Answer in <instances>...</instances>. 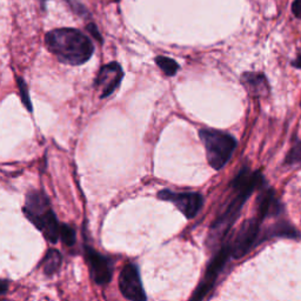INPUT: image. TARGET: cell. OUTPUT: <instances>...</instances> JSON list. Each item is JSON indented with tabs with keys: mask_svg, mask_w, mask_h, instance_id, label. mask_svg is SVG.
<instances>
[{
	"mask_svg": "<svg viewBox=\"0 0 301 301\" xmlns=\"http://www.w3.org/2000/svg\"><path fill=\"white\" fill-rule=\"evenodd\" d=\"M292 65L296 68H301V56H298V58H296L295 60H293Z\"/></svg>",
	"mask_w": 301,
	"mask_h": 301,
	"instance_id": "22",
	"label": "cell"
},
{
	"mask_svg": "<svg viewBox=\"0 0 301 301\" xmlns=\"http://www.w3.org/2000/svg\"><path fill=\"white\" fill-rule=\"evenodd\" d=\"M40 2H41V5H42V6H45V3H46V0H40Z\"/></svg>",
	"mask_w": 301,
	"mask_h": 301,
	"instance_id": "23",
	"label": "cell"
},
{
	"mask_svg": "<svg viewBox=\"0 0 301 301\" xmlns=\"http://www.w3.org/2000/svg\"><path fill=\"white\" fill-rule=\"evenodd\" d=\"M123 70L118 62H111L100 68L96 79V87L100 98H106L112 95L123 79Z\"/></svg>",
	"mask_w": 301,
	"mask_h": 301,
	"instance_id": "10",
	"label": "cell"
},
{
	"mask_svg": "<svg viewBox=\"0 0 301 301\" xmlns=\"http://www.w3.org/2000/svg\"><path fill=\"white\" fill-rule=\"evenodd\" d=\"M29 220L41 230L51 242H57L60 237V225L46 195L40 191H31L27 194L24 209Z\"/></svg>",
	"mask_w": 301,
	"mask_h": 301,
	"instance_id": "3",
	"label": "cell"
},
{
	"mask_svg": "<svg viewBox=\"0 0 301 301\" xmlns=\"http://www.w3.org/2000/svg\"><path fill=\"white\" fill-rule=\"evenodd\" d=\"M241 84L251 97L264 98L269 93L268 81L265 74L258 72H246L241 76Z\"/></svg>",
	"mask_w": 301,
	"mask_h": 301,
	"instance_id": "12",
	"label": "cell"
},
{
	"mask_svg": "<svg viewBox=\"0 0 301 301\" xmlns=\"http://www.w3.org/2000/svg\"><path fill=\"white\" fill-rule=\"evenodd\" d=\"M199 135L206 148L210 166L217 171L221 170L236 150V138L227 132L218 130H201Z\"/></svg>",
	"mask_w": 301,
	"mask_h": 301,
	"instance_id": "4",
	"label": "cell"
},
{
	"mask_svg": "<svg viewBox=\"0 0 301 301\" xmlns=\"http://www.w3.org/2000/svg\"><path fill=\"white\" fill-rule=\"evenodd\" d=\"M60 238L67 246H72L76 242V232L68 225H60Z\"/></svg>",
	"mask_w": 301,
	"mask_h": 301,
	"instance_id": "17",
	"label": "cell"
},
{
	"mask_svg": "<svg viewBox=\"0 0 301 301\" xmlns=\"http://www.w3.org/2000/svg\"><path fill=\"white\" fill-rule=\"evenodd\" d=\"M85 253L93 281L98 285L108 284L112 279V264L108 258L88 246L85 247Z\"/></svg>",
	"mask_w": 301,
	"mask_h": 301,
	"instance_id": "9",
	"label": "cell"
},
{
	"mask_svg": "<svg viewBox=\"0 0 301 301\" xmlns=\"http://www.w3.org/2000/svg\"><path fill=\"white\" fill-rule=\"evenodd\" d=\"M229 257H232L230 256V244H226L219 249V252L211 260L209 267L206 269L205 277L202 279L201 284L199 285L197 291L194 292L192 300H201L211 291V288L214 286L218 275L220 274L222 268L225 267Z\"/></svg>",
	"mask_w": 301,
	"mask_h": 301,
	"instance_id": "6",
	"label": "cell"
},
{
	"mask_svg": "<svg viewBox=\"0 0 301 301\" xmlns=\"http://www.w3.org/2000/svg\"><path fill=\"white\" fill-rule=\"evenodd\" d=\"M261 219L252 217L246 220L238 230L236 238L230 244V256L236 259L244 257L256 246L257 239L259 238Z\"/></svg>",
	"mask_w": 301,
	"mask_h": 301,
	"instance_id": "5",
	"label": "cell"
},
{
	"mask_svg": "<svg viewBox=\"0 0 301 301\" xmlns=\"http://www.w3.org/2000/svg\"><path fill=\"white\" fill-rule=\"evenodd\" d=\"M7 288H9V285H7L6 281L0 280V294H4V293H6Z\"/></svg>",
	"mask_w": 301,
	"mask_h": 301,
	"instance_id": "21",
	"label": "cell"
},
{
	"mask_svg": "<svg viewBox=\"0 0 301 301\" xmlns=\"http://www.w3.org/2000/svg\"><path fill=\"white\" fill-rule=\"evenodd\" d=\"M286 165H295V164H301V140L295 142L293 147L289 150L288 154L285 159Z\"/></svg>",
	"mask_w": 301,
	"mask_h": 301,
	"instance_id": "16",
	"label": "cell"
},
{
	"mask_svg": "<svg viewBox=\"0 0 301 301\" xmlns=\"http://www.w3.org/2000/svg\"><path fill=\"white\" fill-rule=\"evenodd\" d=\"M155 62H157V65L161 68V71L169 77L174 76L179 70L178 62L173 59H171V58L160 56V57H157Z\"/></svg>",
	"mask_w": 301,
	"mask_h": 301,
	"instance_id": "15",
	"label": "cell"
},
{
	"mask_svg": "<svg viewBox=\"0 0 301 301\" xmlns=\"http://www.w3.org/2000/svg\"><path fill=\"white\" fill-rule=\"evenodd\" d=\"M276 237L288 238V239H299L300 233L299 230L296 229L292 224H289L288 221L281 220L269 226V227L266 229L264 236L260 238L258 242L265 241L267 239H271V238H276Z\"/></svg>",
	"mask_w": 301,
	"mask_h": 301,
	"instance_id": "13",
	"label": "cell"
},
{
	"mask_svg": "<svg viewBox=\"0 0 301 301\" xmlns=\"http://www.w3.org/2000/svg\"><path fill=\"white\" fill-rule=\"evenodd\" d=\"M46 45L61 62L68 65H81L92 57L91 40L74 29H58L46 34Z\"/></svg>",
	"mask_w": 301,
	"mask_h": 301,
	"instance_id": "2",
	"label": "cell"
},
{
	"mask_svg": "<svg viewBox=\"0 0 301 301\" xmlns=\"http://www.w3.org/2000/svg\"><path fill=\"white\" fill-rule=\"evenodd\" d=\"M61 265V256L57 249H50L42 260V268L45 274L52 275L59 269Z\"/></svg>",
	"mask_w": 301,
	"mask_h": 301,
	"instance_id": "14",
	"label": "cell"
},
{
	"mask_svg": "<svg viewBox=\"0 0 301 301\" xmlns=\"http://www.w3.org/2000/svg\"><path fill=\"white\" fill-rule=\"evenodd\" d=\"M18 84H19V91H20V97H21L22 103H24V105L29 111H32V105H31L29 91H27V86L25 84V81L22 80L21 78H18Z\"/></svg>",
	"mask_w": 301,
	"mask_h": 301,
	"instance_id": "18",
	"label": "cell"
},
{
	"mask_svg": "<svg viewBox=\"0 0 301 301\" xmlns=\"http://www.w3.org/2000/svg\"><path fill=\"white\" fill-rule=\"evenodd\" d=\"M284 211L279 199L275 197L274 190L265 189L257 200V217L264 220L267 217H276Z\"/></svg>",
	"mask_w": 301,
	"mask_h": 301,
	"instance_id": "11",
	"label": "cell"
},
{
	"mask_svg": "<svg viewBox=\"0 0 301 301\" xmlns=\"http://www.w3.org/2000/svg\"><path fill=\"white\" fill-rule=\"evenodd\" d=\"M292 12L296 18L301 19V0H294V2H293Z\"/></svg>",
	"mask_w": 301,
	"mask_h": 301,
	"instance_id": "20",
	"label": "cell"
},
{
	"mask_svg": "<svg viewBox=\"0 0 301 301\" xmlns=\"http://www.w3.org/2000/svg\"><path fill=\"white\" fill-rule=\"evenodd\" d=\"M264 182V175L261 171L252 172L247 165L241 167L230 183L233 191L232 197L222 206L216 220L211 226L209 241H207L210 247L219 245L225 236H227L228 230L239 216L242 206L254 191L263 187Z\"/></svg>",
	"mask_w": 301,
	"mask_h": 301,
	"instance_id": "1",
	"label": "cell"
},
{
	"mask_svg": "<svg viewBox=\"0 0 301 301\" xmlns=\"http://www.w3.org/2000/svg\"><path fill=\"white\" fill-rule=\"evenodd\" d=\"M159 199L170 201L177 206V209L186 218L192 219L197 216L204 204V198L201 194L195 192H172L170 190H164L158 194Z\"/></svg>",
	"mask_w": 301,
	"mask_h": 301,
	"instance_id": "7",
	"label": "cell"
},
{
	"mask_svg": "<svg viewBox=\"0 0 301 301\" xmlns=\"http://www.w3.org/2000/svg\"><path fill=\"white\" fill-rule=\"evenodd\" d=\"M87 31L89 33H91V36L93 37V38H96L98 41H100V42H103V38H101V36H100V33H99V31H98V29H97V26L95 25V24H88L87 25Z\"/></svg>",
	"mask_w": 301,
	"mask_h": 301,
	"instance_id": "19",
	"label": "cell"
},
{
	"mask_svg": "<svg viewBox=\"0 0 301 301\" xmlns=\"http://www.w3.org/2000/svg\"><path fill=\"white\" fill-rule=\"evenodd\" d=\"M119 287L123 295L128 300H146L142 279H140L138 267L135 265L128 264L125 266L119 277Z\"/></svg>",
	"mask_w": 301,
	"mask_h": 301,
	"instance_id": "8",
	"label": "cell"
}]
</instances>
